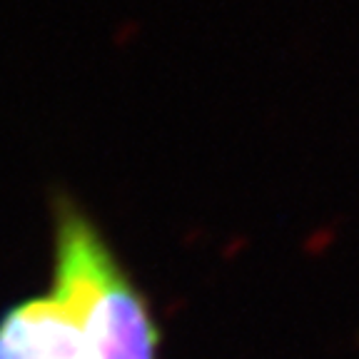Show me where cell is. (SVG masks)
<instances>
[{
    "mask_svg": "<svg viewBox=\"0 0 359 359\" xmlns=\"http://www.w3.org/2000/svg\"><path fill=\"white\" fill-rule=\"evenodd\" d=\"M53 210V282L83 307L85 359H160L163 330L142 287L133 280L102 230L67 192Z\"/></svg>",
    "mask_w": 359,
    "mask_h": 359,
    "instance_id": "cell-1",
    "label": "cell"
},
{
    "mask_svg": "<svg viewBox=\"0 0 359 359\" xmlns=\"http://www.w3.org/2000/svg\"><path fill=\"white\" fill-rule=\"evenodd\" d=\"M0 359H85L83 307L53 282L0 314Z\"/></svg>",
    "mask_w": 359,
    "mask_h": 359,
    "instance_id": "cell-2",
    "label": "cell"
}]
</instances>
